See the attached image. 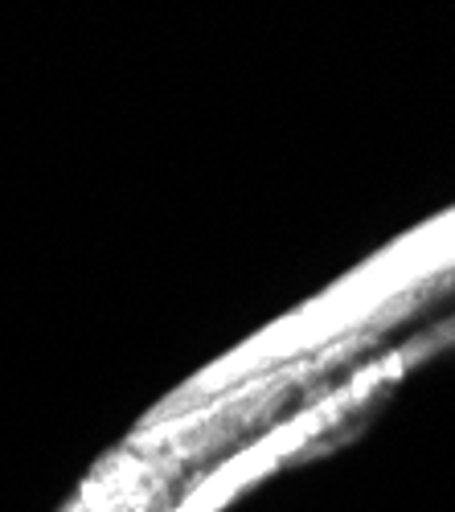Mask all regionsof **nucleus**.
<instances>
[{"label":"nucleus","mask_w":455,"mask_h":512,"mask_svg":"<svg viewBox=\"0 0 455 512\" xmlns=\"http://www.w3.org/2000/svg\"><path fill=\"white\" fill-rule=\"evenodd\" d=\"M451 291H455V205L439 213V218L423 222L419 230H410L406 238L390 242L386 250H378L369 263L337 279L292 316H283L271 328L255 332L251 340H242L226 361L197 373L169 406H193L242 377L316 357L333 345H349V340H378V345H386V336L398 324L427 312Z\"/></svg>","instance_id":"obj_1"}]
</instances>
